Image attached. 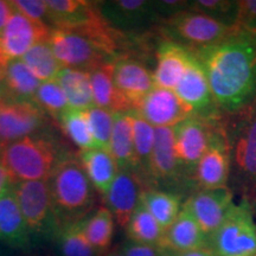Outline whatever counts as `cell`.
I'll return each mask as SVG.
<instances>
[{
    "instance_id": "obj_1",
    "label": "cell",
    "mask_w": 256,
    "mask_h": 256,
    "mask_svg": "<svg viewBox=\"0 0 256 256\" xmlns=\"http://www.w3.org/2000/svg\"><path fill=\"white\" fill-rule=\"evenodd\" d=\"M203 66L222 114H235L256 98V34L236 28L214 46L192 51Z\"/></svg>"
},
{
    "instance_id": "obj_2",
    "label": "cell",
    "mask_w": 256,
    "mask_h": 256,
    "mask_svg": "<svg viewBox=\"0 0 256 256\" xmlns=\"http://www.w3.org/2000/svg\"><path fill=\"white\" fill-rule=\"evenodd\" d=\"M57 232L68 224L81 222L94 210L95 188L78 156H66L48 179Z\"/></svg>"
},
{
    "instance_id": "obj_3",
    "label": "cell",
    "mask_w": 256,
    "mask_h": 256,
    "mask_svg": "<svg viewBox=\"0 0 256 256\" xmlns=\"http://www.w3.org/2000/svg\"><path fill=\"white\" fill-rule=\"evenodd\" d=\"M232 159L230 188L256 198V98L235 114H222Z\"/></svg>"
},
{
    "instance_id": "obj_4",
    "label": "cell",
    "mask_w": 256,
    "mask_h": 256,
    "mask_svg": "<svg viewBox=\"0 0 256 256\" xmlns=\"http://www.w3.org/2000/svg\"><path fill=\"white\" fill-rule=\"evenodd\" d=\"M66 154L46 133H34L0 150V162L14 183L48 180L56 165Z\"/></svg>"
},
{
    "instance_id": "obj_5",
    "label": "cell",
    "mask_w": 256,
    "mask_h": 256,
    "mask_svg": "<svg viewBox=\"0 0 256 256\" xmlns=\"http://www.w3.org/2000/svg\"><path fill=\"white\" fill-rule=\"evenodd\" d=\"M215 256H256V217L252 202L242 197L209 238Z\"/></svg>"
},
{
    "instance_id": "obj_6",
    "label": "cell",
    "mask_w": 256,
    "mask_h": 256,
    "mask_svg": "<svg viewBox=\"0 0 256 256\" xmlns=\"http://www.w3.org/2000/svg\"><path fill=\"white\" fill-rule=\"evenodd\" d=\"M236 28L238 26H228L188 8L160 22L162 37L191 51L214 46Z\"/></svg>"
},
{
    "instance_id": "obj_7",
    "label": "cell",
    "mask_w": 256,
    "mask_h": 256,
    "mask_svg": "<svg viewBox=\"0 0 256 256\" xmlns=\"http://www.w3.org/2000/svg\"><path fill=\"white\" fill-rule=\"evenodd\" d=\"M48 42L54 55L64 68L92 72L102 64L115 60L102 44L78 31L51 28Z\"/></svg>"
},
{
    "instance_id": "obj_8",
    "label": "cell",
    "mask_w": 256,
    "mask_h": 256,
    "mask_svg": "<svg viewBox=\"0 0 256 256\" xmlns=\"http://www.w3.org/2000/svg\"><path fill=\"white\" fill-rule=\"evenodd\" d=\"M150 183L151 188L174 192L182 198H188L197 191L184 176L178 162L174 151V128H156L154 147L150 162Z\"/></svg>"
},
{
    "instance_id": "obj_9",
    "label": "cell",
    "mask_w": 256,
    "mask_h": 256,
    "mask_svg": "<svg viewBox=\"0 0 256 256\" xmlns=\"http://www.w3.org/2000/svg\"><path fill=\"white\" fill-rule=\"evenodd\" d=\"M220 116L222 114L214 119H206V118L192 114L182 122L172 127L174 138V151L178 162L183 170L184 176L196 190L194 172L202 156L209 148L214 133L220 124Z\"/></svg>"
},
{
    "instance_id": "obj_10",
    "label": "cell",
    "mask_w": 256,
    "mask_h": 256,
    "mask_svg": "<svg viewBox=\"0 0 256 256\" xmlns=\"http://www.w3.org/2000/svg\"><path fill=\"white\" fill-rule=\"evenodd\" d=\"M31 235H56L57 223L48 180L18 182L12 185Z\"/></svg>"
},
{
    "instance_id": "obj_11",
    "label": "cell",
    "mask_w": 256,
    "mask_h": 256,
    "mask_svg": "<svg viewBox=\"0 0 256 256\" xmlns=\"http://www.w3.org/2000/svg\"><path fill=\"white\" fill-rule=\"evenodd\" d=\"M46 124V113L34 102L0 98V150L31 134Z\"/></svg>"
},
{
    "instance_id": "obj_12",
    "label": "cell",
    "mask_w": 256,
    "mask_h": 256,
    "mask_svg": "<svg viewBox=\"0 0 256 256\" xmlns=\"http://www.w3.org/2000/svg\"><path fill=\"white\" fill-rule=\"evenodd\" d=\"M234 206V191L230 186L200 188L191 194L183 203L208 238L222 226Z\"/></svg>"
},
{
    "instance_id": "obj_13",
    "label": "cell",
    "mask_w": 256,
    "mask_h": 256,
    "mask_svg": "<svg viewBox=\"0 0 256 256\" xmlns=\"http://www.w3.org/2000/svg\"><path fill=\"white\" fill-rule=\"evenodd\" d=\"M174 92L190 108L194 115L214 119L222 114L211 92L206 74L194 52Z\"/></svg>"
},
{
    "instance_id": "obj_14",
    "label": "cell",
    "mask_w": 256,
    "mask_h": 256,
    "mask_svg": "<svg viewBox=\"0 0 256 256\" xmlns=\"http://www.w3.org/2000/svg\"><path fill=\"white\" fill-rule=\"evenodd\" d=\"M232 171L230 148L222 126V116L214 133L209 148L202 156L194 172V184L200 188H218L228 186Z\"/></svg>"
},
{
    "instance_id": "obj_15",
    "label": "cell",
    "mask_w": 256,
    "mask_h": 256,
    "mask_svg": "<svg viewBox=\"0 0 256 256\" xmlns=\"http://www.w3.org/2000/svg\"><path fill=\"white\" fill-rule=\"evenodd\" d=\"M133 112L154 128H172L192 115L174 90L159 87H153Z\"/></svg>"
},
{
    "instance_id": "obj_16",
    "label": "cell",
    "mask_w": 256,
    "mask_h": 256,
    "mask_svg": "<svg viewBox=\"0 0 256 256\" xmlns=\"http://www.w3.org/2000/svg\"><path fill=\"white\" fill-rule=\"evenodd\" d=\"M101 14L115 30L124 34L142 30L159 22L153 2L147 0H114L98 2Z\"/></svg>"
},
{
    "instance_id": "obj_17",
    "label": "cell",
    "mask_w": 256,
    "mask_h": 256,
    "mask_svg": "<svg viewBox=\"0 0 256 256\" xmlns=\"http://www.w3.org/2000/svg\"><path fill=\"white\" fill-rule=\"evenodd\" d=\"M114 82L132 112L154 87L153 72L136 56H121L114 60Z\"/></svg>"
},
{
    "instance_id": "obj_18",
    "label": "cell",
    "mask_w": 256,
    "mask_h": 256,
    "mask_svg": "<svg viewBox=\"0 0 256 256\" xmlns=\"http://www.w3.org/2000/svg\"><path fill=\"white\" fill-rule=\"evenodd\" d=\"M50 31L49 25L36 23L14 10L0 36V42L8 58L17 60L37 43L48 40Z\"/></svg>"
},
{
    "instance_id": "obj_19",
    "label": "cell",
    "mask_w": 256,
    "mask_h": 256,
    "mask_svg": "<svg viewBox=\"0 0 256 256\" xmlns=\"http://www.w3.org/2000/svg\"><path fill=\"white\" fill-rule=\"evenodd\" d=\"M146 186L132 171H119L104 196L106 208L120 226H126Z\"/></svg>"
},
{
    "instance_id": "obj_20",
    "label": "cell",
    "mask_w": 256,
    "mask_h": 256,
    "mask_svg": "<svg viewBox=\"0 0 256 256\" xmlns=\"http://www.w3.org/2000/svg\"><path fill=\"white\" fill-rule=\"evenodd\" d=\"M156 68L153 70L154 87L174 90L192 57V51L180 44L162 37L156 46Z\"/></svg>"
},
{
    "instance_id": "obj_21",
    "label": "cell",
    "mask_w": 256,
    "mask_h": 256,
    "mask_svg": "<svg viewBox=\"0 0 256 256\" xmlns=\"http://www.w3.org/2000/svg\"><path fill=\"white\" fill-rule=\"evenodd\" d=\"M0 242L16 249H26L31 243V234L12 186L0 196Z\"/></svg>"
},
{
    "instance_id": "obj_22",
    "label": "cell",
    "mask_w": 256,
    "mask_h": 256,
    "mask_svg": "<svg viewBox=\"0 0 256 256\" xmlns=\"http://www.w3.org/2000/svg\"><path fill=\"white\" fill-rule=\"evenodd\" d=\"M162 248L172 252L209 249V238L186 208H182L174 222L165 230Z\"/></svg>"
},
{
    "instance_id": "obj_23",
    "label": "cell",
    "mask_w": 256,
    "mask_h": 256,
    "mask_svg": "<svg viewBox=\"0 0 256 256\" xmlns=\"http://www.w3.org/2000/svg\"><path fill=\"white\" fill-rule=\"evenodd\" d=\"M90 74V86L92 100L96 107L104 108L112 113L132 112L130 104L120 94L114 82V62L104 63L92 69Z\"/></svg>"
},
{
    "instance_id": "obj_24",
    "label": "cell",
    "mask_w": 256,
    "mask_h": 256,
    "mask_svg": "<svg viewBox=\"0 0 256 256\" xmlns=\"http://www.w3.org/2000/svg\"><path fill=\"white\" fill-rule=\"evenodd\" d=\"M40 83L20 58L11 60L0 81V98L34 102Z\"/></svg>"
},
{
    "instance_id": "obj_25",
    "label": "cell",
    "mask_w": 256,
    "mask_h": 256,
    "mask_svg": "<svg viewBox=\"0 0 256 256\" xmlns=\"http://www.w3.org/2000/svg\"><path fill=\"white\" fill-rule=\"evenodd\" d=\"M78 159L96 192L104 197L119 172L110 150L92 147L80 151Z\"/></svg>"
},
{
    "instance_id": "obj_26",
    "label": "cell",
    "mask_w": 256,
    "mask_h": 256,
    "mask_svg": "<svg viewBox=\"0 0 256 256\" xmlns=\"http://www.w3.org/2000/svg\"><path fill=\"white\" fill-rule=\"evenodd\" d=\"M108 150L119 171H132L136 174V151L130 112L114 114L113 132Z\"/></svg>"
},
{
    "instance_id": "obj_27",
    "label": "cell",
    "mask_w": 256,
    "mask_h": 256,
    "mask_svg": "<svg viewBox=\"0 0 256 256\" xmlns=\"http://www.w3.org/2000/svg\"><path fill=\"white\" fill-rule=\"evenodd\" d=\"M56 81L66 95L69 108L87 110L94 106L89 72L63 66L57 75Z\"/></svg>"
},
{
    "instance_id": "obj_28",
    "label": "cell",
    "mask_w": 256,
    "mask_h": 256,
    "mask_svg": "<svg viewBox=\"0 0 256 256\" xmlns=\"http://www.w3.org/2000/svg\"><path fill=\"white\" fill-rule=\"evenodd\" d=\"M130 118H132L134 151H136V174L142 179L146 188H151L150 162L154 147L156 128L146 122L136 112H130Z\"/></svg>"
},
{
    "instance_id": "obj_29",
    "label": "cell",
    "mask_w": 256,
    "mask_h": 256,
    "mask_svg": "<svg viewBox=\"0 0 256 256\" xmlns=\"http://www.w3.org/2000/svg\"><path fill=\"white\" fill-rule=\"evenodd\" d=\"M140 202L165 230L177 218L184 203L180 196L160 188H145Z\"/></svg>"
},
{
    "instance_id": "obj_30",
    "label": "cell",
    "mask_w": 256,
    "mask_h": 256,
    "mask_svg": "<svg viewBox=\"0 0 256 256\" xmlns=\"http://www.w3.org/2000/svg\"><path fill=\"white\" fill-rule=\"evenodd\" d=\"M124 228L130 241L162 247L165 229L147 211L142 202H139Z\"/></svg>"
},
{
    "instance_id": "obj_31",
    "label": "cell",
    "mask_w": 256,
    "mask_h": 256,
    "mask_svg": "<svg viewBox=\"0 0 256 256\" xmlns=\"http://www.w3.org/2000/svg\"><path fill=\"white\" fill-rule=\"evenodd\" d=\"M114 226V217L106 206L98 208L92 215L82 220V228L86 238L100 256L110 249Z\"/></svg>"
},
{
    "instance_id": "obj_32",
    "label": "cell",
    "mask_w": 256,
    "mask_h": 256,
    "mask_svg": "<svg viewBox=\"0 0 256 256\" xmlns=\"http://www.w3.org/2000/svg\"><path fill=\"white\" fill-rule=\"evenodd\" d=\"M20 60L40 82L56 80L63 68L54 55L48 40H42L32 46Z\"/></svg>"
},
{
    "instance_id": "obj_33",
    "label": "cell",
    "mask_w": 256,
    "mask_h": 256,
    "mask_svg": "<svg viewBox=\"0 0 256 256\" xmlns=\"http://www.w3.org/2000/svg\"><path fill=\"white\" fill-rule=\"evenodd\" d=\"M56 236L62 256H100L86 238L82 220L62 226Z\"/></svg>"
},
{
    "instance_id": "obj_34",
    "label": "cell",
    "mask_w": 256,
    "mask_h": 256,
    "mask_svg": "<svg viewBox=\"0 0 256 256\" xmlns=\"http://www.w3.org/2000/svg\"><path fill=\"white\" fill-rule=\"evenodd\" d=\"M64 133L78 147L80 151H84L95 147L94 140L89 130L87 116L84 110L68 108L58 119Z\"/></svg>"
},
{
    "instance_id": "obj_35",
    "label": "cell",
    "mask_w": 256,
    "mask_h": 256,
    "mask_svg": "<svg viewBox=\"0 0 256 256\" xmlns=\"http://www.w3.org/2000/svg\"><path fill=\"white\" fill-rule=\"evenodd\" d=\"M188 8L228 26H236L238 11L236 0H190Z\"/></svg>"
},
{
    "instance_id": "obj_36",
    "label": "cell",
    "mask_w": 256,
    "mask_h": 256,
    "mask_svg": "<svg viewBox=\"0 0 256 256\" xmlns=\"http://www.w3.org/2000/svg\"><path fill=\"white\" fill-rule=\"evenodd\" d=\"M34 104L44 113L58 120L64 112L69 108L66 95L56 80L42 82L34 96Z\"/></svg>"
},
{
    "instance_id": "obj_37",
    "label": "cell",
    "mask_w": 256,
    "mask_h": 256,
    "mask_svg": "<svg viewBox=\"0 0 256 256\" xmlns=\"http://www.w3.org/2000/svg\"><path fill=\"white\" fill-rule=\"evenodd\" d=\"M84 113L95 147L106 150L110 148L114 126V113L104 108L96 107V106L88 108L87 110H84Z\"/></svg>"
},
{
    "instance_id": "obj_38",
    "label": "cell",
    "mask_w": 256,
    "mask_h": 256,
    "mask_svg": "<svg viewBox=\"0 0 256 256\" xmlns=\"http://www.w3.org/2000/svg\"><path fill=\"white\" fill-rule=\"evenodd\" d=\"M11 2L14 10L31 20L46 25L50 24L49 10L46 0H14Z\"/></svg>"
},
{
    "instance_id": "obj_39",
    "label": "cell",
    "mask_w": 256,
    "mask_h": 256,
    "mask_svg": "<svg viewBox=\"0 0 256 256\" xmlns=\"http://www.w3.org/2000/svg\"><path fill=\"white\" fill-rule=\"evenodd\" d=\"M236 26L256 34V0H238Z\"/></svg>"
},
{
    "instance_id": "obj_40",
    "label": "cell",
    "mask_w": 256,
    "mask_h": 256,
    "mask_svg": "<svg viewBox=\"0 0 256 256\" xmlns=\"http://www.w3.org/2000/svg\"><path fill=\"white\" fill-rule=\"evenodd\" d=\"M124 256H164L165 249L156 246L144 244L127 240L120 247Z\"/></svg>"
},
{
    "instance_id": "obj_41",
    "label": "cell",
    "mask_w": 256,
    "mask_h": 256,
    "mask_svg": "<svg viewBox=\"0 0 256 256\" xmlns=\"http://www.w3.org/2000/svg\"><path fill=\"white\" fill-rule=\"evenodd\" d=\"M153 5L162 22L186 10L188 0H158V2H153Z\"/></svg>"
},
{
    "instance_id": "obj_42",
    "label": "cell",
    "mask_w": 256,
    "mask_h": 256,
    "mask_svg": "<svg viewBox=\"0 0 256 256\" xmlns=\"http://www.w3.org/2000/svg\"><path fill=\"white\" fill-rule=\"evenodd\" d=\"M14 8L12 6L11 2H5V0H0V36H2V31L8 24V22L14 14Z\"/></svg>"
},
{
    "instance_id": "obj_43",
    "label": "cell",
    "mask_w": 256,
    "mask_h": 256,
    "mask_svg": "<svg viewBox=\"0 0 256 256\" xmlns=\"http://www.w3.org/2000/svg\"><path fill=\"white\" fill-rule=\"evenodd\" d=\"M164 256H215L210 249H197L188 252H172L165 249Z\"/></svg>"
},
{
    "instance_id": "obj_44",
    "label": "cell",
    "mask_w": 256,
    "mask_h": 256,
    "mask_svg": "<svg viewBox=\"0 0 256 256\" xmlns=\"http://www.w3.org/2000/svg\"><path fill=\"white\" fill-rule=\"evenodd\" d=\"M12 185H14V180H12L11 174H8L2 162H0V196Z\"/></svg>"
},
{
    "instance_id": "obj_45",
    "label": "cell",
    "mask_w": 256,
    "mask_h": 256,
    "mask_svg": "<svg viewBox=\"0 0 256 256\" xmlns=\"http://www.w3.org/2000/svg\"><path fill=\"white\" fill-rule=\"evenodd\" d=\"M10 60H10L8 55H6L4 48H2V42H0V81H2V78H4L5 70L8 68V64Z\"/></svg>"
},
{
    "instance_id": "obj_46",
    "label": "cell",
    "mask_w": 256,
    "mask_h": 256,
    "mask_svg": "<svg viewBox=\"0 0 256 256\" xmlns=\"http://www.w3.org/2000/svg\"><path fill=\"white\" fill-rule=\"evenodd\" d=\"M101 256H124V255L122 254V252H121L120 247H116L114 249H110V250L106 252L104 254Z\"/></svg>"
},
{
    "instance_id": "obj_47",
    "label": "cell",
    "mask_w": 256,
    "mask_h": 256,
    "mask_svg": "<svg viewBox=\"0 0 256 256\" xmlns=\"http://www.w3.org/2000/svg\"><path fill=\"white\" fill-rule=\"evenodd\" d=\"M0 256H12V254L5 247L0 246Z\"/></svg>"
},
{
    "instance_id": "obj_48",
    "label": "cell",
    "mask_w": 256,
    "mask_h": 256,
    "mask_svg": "<svg viewBox=\"0 0 256 256\" xmlns=\"http://www.w3.org/2000/svg\"><path fill=\"white\" fill-rule=\"evenodd\" d=\"M252 202V209H254V212H255V217H256V198L254 200H250Z\"/></svg>"
}]
</instances>
